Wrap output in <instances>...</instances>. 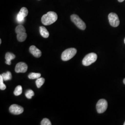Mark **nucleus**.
Returning <instances> with one entry per match:
<instances>
[{"label": "nucleus", "mask_w": 125, "mask_h": 125, "mask_svg": "<svg viewBox=\"0 0 125 125\" xmlns=\"http://www.w3.org/2000/svg\"><path fill=\"white\" fill-rule=\"evenodd\" d=\"M24 19L22 15H21L19 13H18L17 15V21L18 23H22L24 21Z\"/></svg>", "instance_id": "412c9836"}, {"label": "nucleus", "mask_w": 125, "mask_h": 125, "mask_svg": "<svg viewBox=\"0 0 125 125\" xmlns=\"http://www.w3.org/2000/svg\"><path fill=\"white\" fill-rule=\"evenodd\" d=\"M28 66L25 62H20L15 66V71L17 73H25L27 70Z\"/></svg>", "instance_id": "1a4fd4ad"}, {"label": "nucleus", "mask_w": 125, "mask_h": 125, "mask_svg": "<svg viewBox=\"0 0 125 125\" xmlns=\"http://www.w3.org/2000/svg\"><path fill=\"white\" fill-rule=\"evenodd\" d=\"M124 125H125V122H124Z\"/></svg>", "instance_id": "393cba45"}, {"label": "nucleus", "mask_w": 125, "mask_h": 125, "mask_svg": "<svg viewBox=\"0 0 125 125\" xmlns=\"http://www.w3.org/2000/svg\"><path fill=\"white\" fill-rule=\"evenodd\" d=\"M97 58V55L94 53L87 54L83 60V64L84 66H89L96 61Z\"/></svg>", "instance_id": "20e7f679"}, {"label": "nucleus", "mask_w": 125, "mask_h": 125, "mask_svg": "<svg viewBox=\"0 0 125 125\" xmlns=\"http://www.w3.org/2000/svg\"><path fill=\"white\" fill-rule=\"evenodd\" d=\"M77 50L74 48H71L65 50L62 52L61 58L63 61H66L72 59L76 53Z\"/></svg>", "instance_id": "7ed1b4c3"}, {"label": "nucleus", "mask_w": 125, "mask_h": 125, "mask_svg": "<svg viewBox=\"0 0 125 125\" xmlns=\"http://www.w3.org/2000/svg\"><path fill=\"white\" fill-rule=\"evenodd\" d=\"M124 42H125V39H124Z\"/></svg>", "instance_id": "a878e982"}, {"label": "nucleus", "mask_w": 125, "mask_h": 125, "mask_svg": "<svg viewBox=\"0 0 125 125\" xmlns=\"http://www.w3.org/2000/svg\"><path fill=\"white\" fill-rule=\"evenodd\" d=\"M41 74L39 73H31L29 74L28 78L30 79H38L40 77Z\"/></svg>", "instance_id": "dca6fc26"}, {"label": "nucleus", "mask_w": 125, "mask_h": 125, "mask_svg": "<svg viewBox=\"0 0 125 125\" xmlns=\"http://www.w3.org/2000/svg\"><path fill=\"white\" fill-rule=\"evenodd\" d=\"M58 17V15L55 12L50 11L42 17L41 21L45 26H49L56 21Z\"/></svg>", "instance_id": "f257e3e1"}, {"label": "nucleus", "mask_w": 125, "mask_h": 125, "mask_svg": "<svg viewBox=\"0 0 125 125\" xmlns=\"http://www.w3.org/2000/svg\"><path fill=\"white\" fill-rule=\"evenodd\" d=\"M3 79L1 75L0 76V89L1 90H5L6 89V86L3 83Z\"/></svg>", "instance_id": "6ab92c4d"}, {"label": "nucleus", "mask_w": 125, "mask_h": 125, "mask_svg": "<svg viewBox=\"0 0 125 125\" xmlns=\"http://www.w3.org/2000/svg\"><path fill=\"white\" fill-rule=\"evenodd\" d=\"M30 53L36 58H40L41 56V52L35 45H31L29 48Z\"/></svg>", "instance_id": "9d476101"}, {"label": "nucleus", "mask_w": 125, "mask_h": 125, "mask_svg": "<svg viewBox=\"0 0 125 125\" xmlns=\"http://www.w3.org/2000/svg\"><path fill=\"white\" fill-rule=\"evenodd\" d=\"M108 18L110 25L113 27H117L120 24V20L117 14L114 13H111L108 14Z\"/></svg>", "instance_id": "0eeeda50"}, {"label": "nucleus", "mask_w": 125, "mask_h": 125, "mask_svg": "<svg viewBox=\"0 0 125 125\" xmlns=\"http://www.w3.org/2000/svg\"><path fill=\"white\" fill-rule=\"evenodd\" d=\"M118 0V1H119V2H123L124 0Z\"/></svg>", "instance_id": "4be33fe9"}, {"label": "nucleus", "mask_w": 125, "mask_h": 125, "mask_svg": "<svg viewBox=\"0 0 125 125\" xmlns=\"http://www.w3.org/2000/svg\"><path fill=\"white\" fill-rule=\"evenodd\" d=\"M107 101L103 99L99 100L96 106L97 111L99 114H102L105 112L107 110Z\"/></svg>", "instance_id": "423d86ee"}, {"label": "nucleus", "mask_w": 125, "mask_h": 125, "mask_svg": "<svg viewBox=\"0 0 125 125\" xmlns=\"http://www.w3.org/2000/svg\"><path fill=\"white\" fill-rule=\"evenodd\" d=\"M40 31L41 35L44 38H47L49 36V32L45 27L43 26L40 27Z\"/></svg>", "instance_id": "f8f14e48"}, {"label": "nucleus", "mask_w": 125, "mask_h": 125, "mask_svg": "<svg viewBox=\"0 0 125 125\" xmlns=\"http://www.w3.org/2000/svg\"><path fill=\"white\" fill-rule=\"evenodd\" d=\"M40 124L41 125H51L52 123L48 119L44 118L41 121Z\"/></svg>", "instance_id": "aec40b11"}, {"label": "nucleus", "mask_w": 125, "mask_h": 125, "mask_svg": "<svg viewBox=\"0 0 125 125\" xmlns=\"http://www.w3.org/2000/svg\"><path fill=\"white\" fill-rule=\"evenodd\" d=\"M9 111L15 115H19L22 114L24 111V109L22 107L17 104H13L9 107Z\"/></svg>", "instance_id": "6e6552de"}, {"label": "nucleus", "mask_w": 125, "mask_h": 125, "mask_svg": "<svg viewBox=\"0 0 125 125\" xmlns=\"http://www.w3.org/2000/svg\"><path fill=\"white\" fill-rule=\"evenodd\" d=\"M22 92V88L21 86L18 85L15 88L13 93L15 95L18 96V95H20V94H21Z\"/></svg>", "instance_id": "4468645a"}, {"label": "nucleus", "mask_w": 125, "mask_h": 125, "mask_svg": "<svg viewBox=\"0 0 125 125\" xmlns=\"http://www.w3.org/2000/svg\"><path fill=\"white\" fill-rule=\"evenodd\" d=\"M25 95L27 98L31 99L32 97L34 95V93L32 90L29 89L26 91Z\"/></svg>", "instance_id": "a211bd4d"}, {"label": "nucleus", "mask_w": 125, "mask_h": 125, "mask_svg": "<svg viewBox=\"0 0 125 125\" xmlns=\"http://www.w3.org/2000/svg\"><path fill=\"white\" fill-rule=\"evenodd\" d=\"M1 44V40L0 39V44Z\"/></svg>", "instance_id": "b1692460"}, {"label": "nucleus", "mask_w": 125, "mask_h": 125, "mask_svg": "<svg viewBox=\"0 0 125 125\" xmlns=\"http://www.w3.org/2000/svg\"><path fill=\"white\" fill-rule=\"evenodd\" d=\"M15 58V55L13 54L10 53V52H7L6 54L5 55V59H6V63L8 64V65H10L11 62V61L12 60L14 59Z\"/></svg>", "instance_id": "9b49d317"}, {"label": "nucleus", "mask_w": 125, "mask_h": 125, "mask_svg": "<svg viewBox=\"0 0 125 125\" xmlns=\"http://www.w3.org/2000/svg\"><path fill=\"white\" fill-rule=\"evenodd\" d=\"M45 80L44 78H39L36 81V84L37 87L38 88H40V87L43 85L45 83Z\"/></svg>", "instance_id": "2eb2a0df"}, {"label": "nucleus", "mask_w": 125, "mask_h": 125, "mask_svg": "<svg viewBox=\"0 0 125 125\" xmlns=\"http://www.w3.org/2000/svg\"><path fill=\"white\" fill-rule=\"evenodd\" d=\"M4 81L10 80L12 79V74L10 72H7L6 73H3L1 75Z\"/></svg>", "instance_id": "ddd939ff"}, {"label": "nucleus", "mask_w": 125, "mask_h": 125, "mask_svg": "<svg viewBox=\"0 0 125 125\" xmlns=\"http://www.w3.org/2000/svg\"><path fill=\"white\" fill-rule=\"evenodd\" d=\"M123 83H124L125 84V78L124 79V80H123Z\"/></svg>", "instance_id": "5701e85b"}, {"label": "nucleus", "mask_w": 125, "mask_h": 125, "mask_svg": "<svg viewBox=\"0 0 125 125\" xmlns=\"http://www.w3.org/2000/svg\"><path fill=\"white\" fill-rule=\"evenodd\" d=\"M15 32L17 33V39L19 42H23L26 40L27 34L25 27L21 25H19L15 28Z\"/></svg>", "instance_id": "f03ea898"}, {"label": "nucleus", "mask_w": 125, "mask_h": 125, "mask_svg": "<svg viewBox=\"0 0 125 125\" xmlns=\"http://www.w3.org/2000/svg\"><path fill=\"white\" fill-rule=\"evenodd\" d=\"M71 20L74 23L76 26L81 30H84L86 29V26L85 23L76 14H72L71 16Z\"/></svg>", "instance_id": "39448f33"}, {"label": "nucleus", "mask_w": 125, "mask_h": 125, "mask_svg": "<svg viewBox=\"0 0 125 125\" xmlns=\"http://www.w3.org/2000/svg\"><path fill=\"white\" fill-rule=\"evenodd\" d=\"M19 13H20L21 15H22L24 18H25L28 13V11L26 8L23 7L20 10Z\"/></svg>", "instance_id": "f3484780"}]
</instances>
